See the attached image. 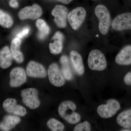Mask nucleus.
Wrapping results in <instances>:
<instances>
[{
	"label": "nucleus",
	"instance_id": "9d476101",
	"mask_svg": "<svg viewBox=\"0 0 131 131\" xmlns=\"http://www.w3.org/2000/svg\"><path fill=\"white\" fill-rule=\"evenodd\" d=\"M9 85L12 88L20 86L26 82L27 76L26 71L23 68L17 67L10 71Z\"/></svg>",
	"mask_w": 131,
	"mask_h": 131
},
{
	"label": "nucleus",
	"instance_id": "cd10ccee",
	"mask_svg": "<svg viewBox=\"0 0 131 131\" xmlns=\"http://www.w3.org/2000/svg\"><path fill=\"white\" fill-rule=\"evenodd\" d=\"M9 5L12 7L16 8L18 7V4L16 0H10Z\"/></svg>",
	"mask_w": 131,
	"mask_h": 131
},
{
	"label": "nucleus",
	"instance_id": "5701e85b",
	"mask_svg": "<svg viewBox=\"0 0 131 131\" xmlns=\"http://www.w3.org/2000/svg\"><path fill=\"white\" fill-rule=\"evenodd\" d=\"M13 24L11 16L7 13L0 10V25L5 28H10Z\"/></svg>",
	"mask_w": 131,
	"mask_h": 131
},
{
	"label": "nucleus",
	"instance_id": "ddd939ff",
	"mask_svg": "<svg viewBox=\"0 0 131 131\" xmlns=\"http://www.w3.org/2000/svg\"><path fill=\"white\" fill-rule=\"evenodd\" d=\"M26 73L30 77L37 78H44L47 74L43 65L34 61L28 63L27 66Z\"/></svg>",
	"mask_w": 131,
	"mask_h": 131
},
{
	"label": "nucleus",
	"instance_id": "f8f14e48",
	"mask_svg": "<svg viewBox=\"0 0 131 131\" xmlns=\"http://www.w3.org/2000/svg\"><path fill=\"white\" fill-rule=\"evenodd\" d=\"M42 14V9L40 6L34 4L31 6L26 7L19 12L18 16L20 19H30L35 20L38 18Z\"/></svg>",
	"mask_w": 131,
	"mask_h": 131
},
{
	"label": "nucleus",
	"instance_id": "0eeeda50",
	"mask_svg": "<svg viewBox=\"0 0 131 131\" xmlns=\"http://www.w3.org/2000/svg\"><path fill=\"white\" fill-rule=\"evenodd\" d=\"M47 74L50 82L55 86H62L65 84V78L58 65L52 63L49 66Z\"/></svg>",
	"mask_w": 131,
	"mask_h": 131
},
{
	"label": "nucleus",
	"instance_id": "c756f323",
	"mask_svg": "<svg viewBox=\"0 0 131 131\" xmlns=\"http://www.w3.org/2000/svg\"><path fill=\"white\" fill-rule=\"evenodd\" d=\"M121 131H131V129H130V128H125V129H122Z\"/></svg>",
	"mask_w": 131,
	"mask_h": 131
},
{
	"label": "nucleus",
	"instance_id": "20e7f679",
	"mask_svg": "<svg viewBox=\"0 0 131 131\" xmlns=\"http://www.w3.org/2000/svg\"><path fill=\"white\" fill-rule=\"evenodd\" d=\"M120 108V104L117 100L110 99L108 100L106 104L98 106L96 111L101 118H109L114 116Z\"/></svg>",
	"mask_w": 131,
	"mask_h": 131
},
{
	"label": "nucleus",
	"instance_id": "f257e3e1",
	"mask_svg": "<svg viewBox=\"0 0 131 131\" xmlns=\"http://www.w3.org/2000/svg\"><path fill=\"white\" fill-rule=\"evenodd\" d=\"M76 105L70 101H65L60 104L58 108L59 114L69 124H77L81 119V115L75 112Z\"/></svg>",
	"mask_w": 131,
	"mask_h": 131
},
{
	"label": "nucleus",
	"instance_id": "dca6fc26",
	"mask_svg": "<svg viewBox=\"0 0 131 131\" xmlns=\"http://www.w3.org/2000/svg\"><path fill=\"white\" fill-rule=\"evenodd\" d=\"M20 118L16 115H7L0 123V129L4 131H9L20 122Z\"/></svg>",
	"mask_w": 131,
	"mask_h": 131
},
{
	"label": "nucleus",
	"instance_id": "39448f33",
	"mask_svg": "<svg viewBox=\"0 0 131 131\" xmlns=\"http://www.w3.org/2000/svg\"><path fill=\"white\" fill-rule=\"evenodd\" d=\"M21 95L24 104L31 109H36L40 106L38 92L36 89L29 88L23 90L21 91Z\"/></svg>",
	"mask_w": 131,
	"mask_h": 131
},
{
	"label": "nucleus",
	"instance_id": "a211bd4d",
	"mask_svg": "<svg viewBox=\"0 0 131 131\" xmlns=\"http://www.w3.org/2000/svg\"><path fill=\"white\" fill-rule=\"evenodd\" d=\"M13 57L9 47L5 46L0 50V67L3 69L9 68L12 65Z\"/></svg>",
	"mask_w": 131,
	"mask_h": 131
},
{
	"label": "nucleus",
	"instance_id": "7ed1b4c3",
	"mask_svg": "<svg viewBox=\"0 0 131 131\" xmlns=\"http://www.w3.org/2000/svg\"><path fill=\"white\" fill-rule=\"evenodd\" d=\"M88 63L89 67L92 70L102 71L106 69L107 66V62L104 54L97 49L90 52Z\"/></svg>",
	"mask_w": 131,
	"mask_h": 131
},
{
	"label": "nucleus",
	"instance_id": "c85d7f7f",
	"mask_svg": "<svg viewBox=\"0 0 131 131\" xmlns=\"http://www.w3.org/2000/svg\"><path fill=\"white\" fill-rule=\"evenodd\" d=\"M60 2L64 4H68L71 2L73 0H58Z\"/></svg>",
	"mask_w": 131,
	"mask_h": 131
},
{
	"label": "nucleus",
	"instance_id": "1a4fd4ad",
	"mask_svg": "<svg viewBox=\"0 0 131 131\" xmlns=\"http://www.w3.org/2000/svg\"><path fill=\"white\" fill-rule=\"evenodd\" d=\"M68 12V8L62 5H57L52 11V15L55 18L54 21L59 28L66 26Z\"/></svg>",
	"mask_w": 131,
	"mask_h": 131
},
{
	"label": "nucleus",
	"instance_id": "7c9ffc66",
	"mask_svg": "<svg viewBox=\"0 0 131 131\" xmlns=\"http://www.w3.org/2000/svg\"><path fill=\"white\" fill-rule=\"evenodd\" d=\"M93 1H97V0H93Z\"/></svg>",
	"mask_w": 131,
	"mask_h": 131
},
{
	"label": "nucleus",
	"instance_id": "f3484780",
	"mask_svg": "<svg viewBox=\"0 0 131 131\" xmlns=\"http://www.w3.org/2000/svg\"><path fill=\"white\" fill-rule=\"evenodd\" d=\"M52 39L54 42L50 43L49 49L52 54H58L61 53L63 49V42L64 36L62 34L58 31L54 34Z\"/></svg>",
	"mask_w": 131,
	"mask_h": 131
},
{
	"label": "nucleus",
	"instance_id": "b1692460",
	"mask_svg": "<svg viewBox=\"0 0 131 131\" xmlns=\"http://www.w3.org/2000/svg\"><path fill=\"white\" fill-rule=\"evenodd\" d=\"M47 125L52 131H62L64 129V125L59 121L54 118L49 120L47 122Z\"/></svg>",
	"mask_w": 131,
	"mask_h": 131
},
{
	"label": "nucleus",
	"instance_id": "423d86ee",
	"mask_svg": "<svg viewBox=\"0 0 131 131\" xmlns=\"http://www.w3.org/2000/svg\"><path fill=\"white\" fill-rule=\"evenodd\" d=\"M86 15V10L82 7L76 8L68 14V21L73 30H76L80 28L85 20Z\"/></svg>",
	"mask_w": 131,
	"mask_h": 131
},
{
	"label": "nucleus",
	"instance_id": "f03ea898",
	"mask_svg": "<svg viewBox=\"0 0 131 131\" xmlns=\"http://www.w3.org/2000/svg\"><path fill=\"white\" fill-rule=\"evenodd\" d=\"M95 13L99 20L98 28L102 34L106 35L108 32L111 23L110 12L105 6L97 5L95 9Z\"/></svg>",
	"mask_w": 131,
	"mask_h": 131
},
{
	"label": "nucleus",
	"instance_id": "6e6552de",
	"mask_svg": "<svg viewBox=\"0 0 131 131\" xmlns=\"http://www.w3.org/2000/svg\"><path fill=\"white\" fill-rule=\"evenodd\" d=\"M112 26L116 31L131 30V13H124L117 15L113 20Z\"/></svg>",
	"mask_w": 131,
	"mask_h": 131
},
{
	"label": "nucleus",
	"instance_id": "2eb2a0df",
	"mask_svg": "<svg viewBox=\"0 0 131 131\" xmlns=\"http://www.w3.org/2000/svg\"><path fill=\"white\" fill-rule=\"evenodd\" d=\"M71 62L76 73L79 75H82L84 73V67L81 55L75 51L70 52Z\"/></svg>",
	"mask_w": 131,
	"mask_h": 131
},
{
	"label": "nucleus",
	"instance_id": "6ab92c4d",
	"mask_svg": "<svg viewBox=\"0 0 131 131\" xmlns=\"http://www.w3.org/2000/svg\"><path fill=\"white\" fill-rule=\"evenodd\" d=\"M21 43V39L16 37L13 39L11 43V51L13 58L18 63H21L24 60V56L20 50Z\"/></svg>",
	"mask_w": 131,
	"mask_h": 131
},
{
	"label": "nucleus",
	"instance_id": "bb28decb",
	"mask_svg": "<svg viewBox=\"0 0 131 131\" xmlns=\"http://www.w3.org/2000/svg\"><path fill=\"white\" fill-rule=\"evenodd\" d=\"M124 81L126 84L131 85V72H129L126 75L124 78Z\"/></svg>",
	"mask_w": 131,
	"mask_h": 131
},
{
	"label": "nucleus",
	"instance_id": "aec40b11",
	"mask_svg": "<svg viewBox=\"0 0 131 131\" xmlns=\"http://www.w3.org/2000/svg\"><path fill=\"white\" fill-rule=\"evenodd\" d=\"M117 122L124 128H131V109L121 113L117 116Z\"/></svg>",
	"mask_w": 131,
	"mask_h": 131
},
{
	"label": "nucleus",
	"instance_id": "9b49d317",
	"mask_svg": "<svg viewBox=\"0 0 131 131\" xmlns=\"http://www.w3.org/2000/svg\"><path fill=\"white\" fill-rule=\"evenodd\" d=\"M3 107L6 112L16 116H24L27 113L26 108L18 105L17 101L14 98H9L5 100L3 103Z\"/></svg>",
	"mask_w": 131,
	"mask_h": 131
},
{
	"label": "nucleus",
	"instance_id": "4be33fe9",
	"mask_svg": "<svg viewBox=\"0 0 131 131\" xmlns=\"http://www.w3.org/2000/svg\"><path fill=\"white\" fill-rule=\"evenodd\" d=\"M36 25L39 30L38 37L40 40H43L49 34L50 28L45 21L42 19H38L36 21Z\"/></svg>",
	"mask_w": 131,
	"mask_h": 131
},
{
	"label": "nucleus",
	"instance_id": "412c9836",
	"mask_svg": "<svg viewBox=\"0 0 131 131\" xmlns=\"http://www.w3.org/2000/svg\"><path fill=\"white\" fill-rule=\"evenodd\" d=\"M60 62L62 65V73L64 78L70 81L73 78V75L69 63V59L66 56H63L60 59Z\"/></svg>",
	"mask_w": 131,
	"mask_h": 131
},
{
	"label": "nucleus",
	"instance_id": "393cba45",
	"mask_svg": "<svg viewBox=\"0 0 131 131\" xmlns=\"http://www.w3.org/2000/svg\"><path fill=\"white\" fill-rule=\"evenodd\" d=\"M90 123L87 121L78 124L74 128V131H90L91 130Z\"/></svg>",
	"mask_w": 131,
	"mask_h": 131
},
{
	"label": "nucleus",
	"instance_id": "4468645a",
	"mask_svg": "<svg viewBox=\"0 0 131 131\" xmlns=\"http://www.w3.org/2000/svg\"><path fill=\"white\" fill-rule=\"evenodd\" d=\"M115 62L121 65L131 64V46H125L117 54L115 58Z\"/></svg>",
	"mask_w": 131,
	"mask_h": 131
},
{
	"label": "nucleus",
	"instance_id": "a878e982",
	"mask_svg": "<svg viewBox=\"0 0 131 131\" xmlns=\"http://www.w3.org/2000/svg\"><path fill=\"white\" fill-rule=\"evenodd\" d=\"M30 28L28 27L25 28L19 33L16 36V37L21 39L26 36L29 33L30 31Z\"/></svg>",
	"mask_w": 131,
	"mask_h": 131
}]
</instances>
